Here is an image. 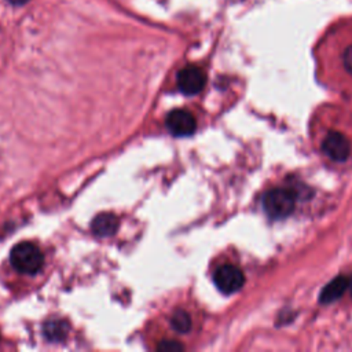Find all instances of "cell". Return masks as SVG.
Here are the masks:
<instances>
[{
	"mask_svg": "<svg viewBox=\"0 0 352 352\" xmlns=\"http://www.w3.org/2000/svg\"><path fill=\"white\" fill-rule=\"evenodd\" d=\"M8 3H11V4H14V6H23L25 3H28L29 0H7Z\"/></svg>",
	"mask_w": 352,
	"mask_h": 352,
	"instance_id": "4fadbf2b",
	"label": "cell"
},
{
	"mask_svg": "<svg viewBox=\"0 0 352 352\" xmlns=\"http://www.w3.org/2000/svg\"><path fill=\"white\" fill-rule=\"evenodd\" d=\"M349 286V278L344 275H338L334 279H331L320 292L319 301L322 304H330L337 301L348 289Z\"/></svg>",
	"mask_w": 352,
	"mask_h": 352,
	"instance_id": "52a82bcc",
	"label": "cell"
},
{
	"mask_svg": "<svg viewBox=\"0 0 352 352\" xmlns=\"http://www.w3.org/2000/svg\"><path fill=\"white\" fill-rule=\"evenodd\" d=\"M342 65H344V69L352 76V44L346 47L342 54Z\"/></svg>",
	"mask_w": 352,
	"mask_h": 352,
	"instance_id": "7c38bea8",
	"label": "cell"
},
{
	"mask_svg": "<svg viewBox=\"0 0 352 352\" xmlns=\"http://www.w3.org/2000/svg\"><path fill=\"white\" fill-rule=\"evenodd\" d=\"M322 151L336 162H344L351 154L349 139L337 131H330L322 142Z\"/></svg>",
	"mask_w": 352,
	"mask_h": 352,
	"instance_id": "277c9868",
	"label": "cell"
},
{
	"mask_svg": "<svg viewBox=\"0 0 352 352\" xmlns=\"http://www.w3.org/2000/svg\"><path fill=\"white\" fill-rule=\"evenodd\" d=\"M10 263L21 274L34 275L41 270L44 256L37 245L23 241L11 249Z\"/></svg>",
	"mask_w": 352,
	"mask_h": 352,
	"instance_id": "7a4b0ae2",
	"label": "cell"
},
{
	"mask_svg": "<svg viewBox=\"0 0 352 352\" xmlns=\"http://www.w3.org/2000/svg\"><path fill=\"white\" fill-rule=\"evenodd\" d=\"M176 82L184 95H197L204 89L206 76L201 67L188 65L177 73Z\"/></svg>",
	"mask_w": 352,
	"mask_h": 352,
	"instance_id": "5b68a950",
	"label": "cell"
},
{
	"mask_svg": "<svg viewBox=\"0 0 352 352\" xmlns=\"http://www.w3.org/2000/svg\"><path fill=\"white\" fill-rule=\"evenodd\" d=\"M172 327L177 331V333H187L191 329V318L186 311H176L172 315Z\"/></svg>",
	"mask_w": 352,
	"mask_h": 352,
	"instance_id": "9c48e42d",
	"label": "cell"
},
{
	"mask_svg": "<svg viewBox=\"0 0 352 352\" xmlns=\"http://www.w3.org/2000/svg\"><path fill=\"white\" fill-rule=\"evenodd\" d=\"M118 228V219L111 213H100L92 221V231L98 236H110Z\"/></svg>",
	"mask_w": 352,
	"mask_h": 352,
	"instance_id": "ba28073f",
	"label": "cell"
},
{
	"mask_svg": "<svg viewBox=\"0 0 352 352\" xmlns=\"http://www.w3.org/2000/svg\"><path fill=\"white\" fill-rule=\"evenodd\" d=\"M297 194L290 188H272L263 197V208L272 220H282L290 216L296 208Z\"/></svg>",
	"mask_w": 352,
	"mask_h": 352,
	"instance_id": "6da1fadb",
	"label": "cell"
},
{
	"mask_svg": "<svg viewBox=\"0 0 352 352\" xmlns=\"http://www.w3.org/2000/svg\"><path fill=\"white\" fill-rule=\"evenodd\" d=\"M158 351H182L183 345L177 341H169V340H164L158 344L157 346Z\"/></svg>",
	"mask_w": 352,
	"mask_h": 352,
	"instance_id": "8fae6325",
	"label": "cell"
},
{
	"mask_svg": "<svg viewBox=\"0 0 352 352\" xmlns=\"http://www.w3.org/2000/svg\"><path fill=\"white\" fill-rule=\"evenodd\" d=\"M165 125L173 136H190L197 128V121L190 111L176 109L166 116Z\"/></svg>",
	"mask_w": 352,
	"mask_h": 352,
	"instance_id": "8992f818",
	"label": "cell"
},
{
	"mask_svg": "<svg viewBox=\"0 0 352 352\" xmlns=\"http://www.w3.org/2000/svg\"><path fill=\"white\" fill-rule=\"evenodd\" d=\"M213 282L223 294H234L245 285V275L236 265L224 264L214 271Z\"/></svg>",
	"mask_w": 352,
	"mask_h": 352,
	"instance_id": "3957f363",
	"label": "cell"
},
{
	"mask_svg": "<svg viewBox=\"0 0 352 352\" xmlns=\"http://www.w3.org/2000/svg\"><path fill=\"white\" fill-rule=\"evenodd\" d=\"M349 286H351V293H352V278L349 279Z\"/></svg>",
	"mask_w": 352,
	"mask_h": 352,
	"instance_id": "5bb4252c",
	"label": "cell"
},
{
	"mask_svg": "<svg viewBox=\"0 0 352 352\" xmlns=\"http://www.w3.org/2000/svg\"><path fill=\"white\" fill-rule=\"evenodd\" d=\"M44 333L50 340H60L66 336L67 329L63 322H48L44 327Z\"/></svg>",
	"mask_w": 352,
	"mask_h": 352,
	"instance_id": "30bf717a",
	"label": "cell"
}]
</instances>
